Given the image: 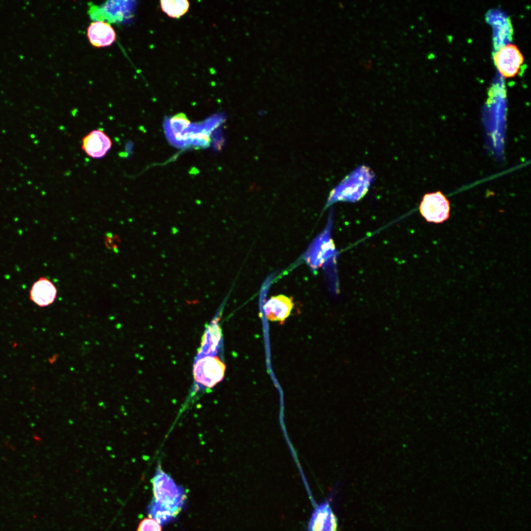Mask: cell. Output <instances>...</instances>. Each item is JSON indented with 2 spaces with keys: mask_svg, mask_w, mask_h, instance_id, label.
<instances>
[{
  "mask_svg": "<svg viewBox=\"0 0 531 531\" xmlns=\"http://www.w3.org/2000/svg\"><path fill=\"white\" fill-rule=\"evenodd\" d=\"M160 6L163 11L168 16L178 18L187 12L189 3L186 0H161Z\"/></svg>",
  "mask_w": 531,
  "mask_h": 531,
  "instance_id": "obj_12",
  "label": "cell"
},
{
  "mask_svg": "<svg viewBox=\"0 0 531 531\" xmlns=\"http://www.w3.org/2000/svg\"><path fill=\"white\" fill-rule=\"evenodd\" d=\"M57 294L54 284L48 279L41 277L32 286L30 298L38 306L45 307L54 302Z\"/></svg>",
  "mask_w": 531,
  "mask_h": 531,
  "instance_id": "obj_10",
  "label": "cell"
},
{
  "mask_svg": "<svg viewBox=\"0 0 531 531\" xmlns=\"http://www.w3.org/2000/svg\"><path fill=\"white\" fill-rule=\"evenodd\" d=\"M220 339V329L219 326L217 324H213L209 326L203 338L201 352H203L205 354H207L214 351Z\"/></svg>",
  "mask_w": 531,
  "mask_h": 531,
  "instance_id": "obj_11",
  "label": "cell"
},
{
  "mask_svg": "<svg viewBox=\"0 0 531 531\" xmlns=\"http://www.w3.org/2000/svg\"><path fill=\"white\" fill-rule=\"evenodd\" d=\"M192 124L185 114L182 113L166 118L164 127L169 141L178 148L189 146Z\"/></svg>",
  "mask_w": 531,
  "mask_h": 531,
  "instance_id": "obj_5",
  "label": "cell"
},
{
  "mask_svg": "<svg viewBox=\"0 0 531 531\" xmlns=\"http://www.w3.org/2000/svg\"><path fill=\"white\" fill-rule=\"evenodd\" d=\"M500 73L505 78L514 77L524 62V58L516 45L507 44L493 56Z\"/></svg>",
  "mask_w": 531,
  "mask_h": 531,
  "instance_id": "obj_4",
  "label": "cell"
},
{
  "mask_svg": "<svg viewBox=\"0 0 531 531\" xmlns=\"http://www.w3.org/2000/svg\"><path fill=\"white\" fill-rule=\"evenodd\" d=\"M87 36L90 44L98 48L110 46L116 37L113 27L101 21H95L89 25L87 30Z\"/></svg>",
  "mask_w": 531,
  "mask_h": 531,
  "instance_id": "obj_9",
  "label": "cell"
},
{
  "mask_svg": "<svg viewBox=\"0 0 531 531\" xmlns=\"http://www.w3.org/2000/svg\"><path fill=\"white\" fill-rule=\"evenodd\" d=\"M112 146L110 138L104 131L99 129L91 131L82 139V149L93 158L104 157Z\"/></svg>",
  "mask_w": 531,
  "mask_h": 531,
  "instance_id": "obj_6",
  "label": "cell"
},
{
  "mask_svg": "<svg viewBox=\"0 0 531 531\" xmlns=\"http://www.w3.org/2000/svg\"><path fill=\"white\" fill-rule=\"evenodd\" d=\"M294 306L291 297L280 295L271 297L265 303L264 309L268 320L283 322L290 315Z\"/></svg>",
  "mask_w": 531,
  "mask_h": 531,
  "instance_id": "obj_8",
  "label": "cell"
},
{
  "mask_svg": "<svg viewBox=\"0 0 531 531\" xmlns=\"http://www.w3.org/2000/svg\"><path fill=\"white\" fill-rule=\"evenodd\" d=\"M450 203L441 191L426 194L419 206L421 215L429 222L442 223L449 218Z\"/></svg>",
  "mask_w": 531,
  "mask_h": 531,
  "instance_id": "obj_3",
  "label": "cell"
},
{
  "mask_svg": "<svg viewBox=\"0 0 531 531\" xmlns=\"http://www.w3.org/2000/svg\"><path fill=\"white\" fill-rule=\"evenodd\" d=\"M337 519L328 502L319 504L313 512L308 531H336Z\"/></svg>",
  "mask_w": 531,
  "mask_h": 531,
  "instance_id": "obj_7",
  "label": "cell"
},
{
  "mask_svg": "<svg viewBox=\"0 0 531 531\" xmlns=\"http://www.w3.org/2000/svg\"><path fill=\"white\" fill-rule=\"evenodd\" d=\"M153 499L148 508L149 517L160 525L174 519L181 511L186 498L185 489L176 484L160 465L152 479Z\"/></svg>",
  "mask_w": 531,
  "mask_h": 531,
  "instance_id": "obj_1",
  "label": "cell"
},
{
  "mask_svg": "<svg viewBox=\"0 0 531 531\" xmlns=\"http://www.w3.org/2000/svg\"><path fill=\"white\" fill-rule=\"evenodd\" d=\"M137 531H162L161 525L151 518H145L138 526Z\"/></svg>",
  "mask_w": 531,
  "mask_h": 531,
  "instance_id": "obj_13",
  "label": "cell"
},
{
  "mask_svg": "<svg viewBox=\"0 0 531 531\" xmlns=\"http://www.w3.org/2000/svg\"><path fill=\"white\" fill-rule=\"evenodd\" d=\"M225 371V365L218 357L206 356L199 359L193 370L195 380L199 385L197 389L213 387L223 380Z\"/></svg>",
  "mask_w": 531,
  "mask_h": 531,
  "instance_id": "obj_2",
  "label": "cell"
}]
</instances>
